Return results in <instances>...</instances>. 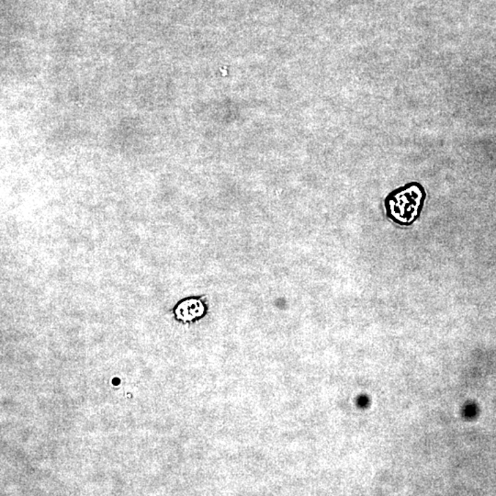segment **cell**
<instances>
[{"mask_svg":"<svg viewBox=\"0 0 496 496\" xmlns=\"http://www.w3.org/2000/svg\"><path fill=\"white\" fill-rule=\"evenodd\" d=\"M206 304L204 298L191 297L180 301L175 306V318L182 323H193L201 319L206 314Z\"/></svg>","mask_w":496,"mask_h":496,"instance_id":"6da1fadb","label":"cell"}]
</instances>
